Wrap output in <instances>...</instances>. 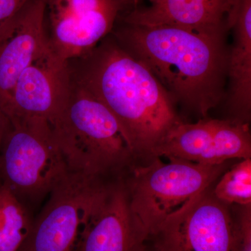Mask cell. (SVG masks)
Returning <instances> with one entry per match:
<instances>
[{"mask_svg": "<svg viewBox=\"0 0 251 251\" xmlns=\"http://www.w3.org/2000/svg\"><path fill=\"white\" fill-rule=\"evenodd\" d=\"M119 35L126 50L151 71L173 102L206 117L221 101L228 76L226 33L126 23Z\"/></svg>", "mask_w": 251, "mask_h": 251, "instance_id": "cell-1", "label": "cell"}, {"mask_svg": "<svg viewBox=\"0 0 251 251\" xmlns=\"http://www.w3.org/2000/svg\"><path fill=\"white\" fill-rule=\"evenodd\" d=\"M79 84L112 112L137 157L150 158L168 132L182 120L151 71L125 49L102 46Z\"/></svg>", "mask_w": 251, "mask_h": 251, "instance_id": "cell-2", "label": "cell"}, {"mask_svg": "<svg viewBox=\"0 0 251 251\" xmlns=\"http://www.w3.org/2000/svg\"><path fill=\"white\" fill-rule=\"evenodd\" d=\"M69 173L102 180L131 166L137 158L112 112L80 84L50 125Z\"/></svg>", "mask_w": 251, "mask_h": 251, "instance_id": "cell-3", "label": "cell"}, {"mask_svg": "<svg viewBox=\"0 0 251 251\" xmlns=\"http://www.w3.org/2000/svg\"><path fill=\"white\" fill-rule=\"evenodd\" d=\"M163 163L158 157L133 168L125 183L135 224L149 238L211 186L226 163L209 166L183 160Z\"/></svg>", "mask_w": 251, "mask_h": 251, "instance_id": "cell-4", "label": "cell"}, {"mask_svg": "<svg viewBox=\"0 0 251 251\" xmlns=\"http://www.w3.org/2000/svg\"><path fill=\"white\" fill-rule=\"evenodd\" d=\"M0 169L4 186L23 201H36L53 191L69 171L50 125L39 120L10 122Z\"/></svg>", "mask_w": 251, "mask_h": 251, "instance_id": "cell-5", "label": "cell"}, {"mask_svg": "<svg viewBox=\"0 0 251 251\" xmlns=\"http://www.w3.org/2000/svg\"><path fill=\"white\" fill-rule=\"evenodd\" d=\"M210 186L149 238L154 251H238L235 219Z\"/></svg>", "mask_w": 251, "mask_h": 251, "instance_id": "cell-6", "label": "cell"}, {"mask_svg": "<svg viewBox=\"0 0 251 251\" xmlns=\"http://www.w3.org/2000/svg\"><path fill=\"white\" fill-rule=\"evenodd\" d=\"M104 184L102 180L69 173L50 193L18 251H75L84 223Z\"/></svg>", "mask_w": 251, "mask_h": 251, "instance_id": "cell-7", "label": "cell"}, {"mask_svg": "<svg viewBox=\"0 0 251 251\" xmlns=\"http://www.w3.org/2000/svg\"><path fill=\"white\" fill-rule=\"evenodd\" d=\"M130 0H46L51 49L63 60L85 55L111 31Z\"/></svg>", "mask_w": 251, "mask_h": 251, "instance_id": "cell-8", "label": "cell"}, {"mask_svg": "<svg viewBox=\"0 0 251 251\" xmlns=\"http://www.w3.org/2000/svg\"><path fill=\"white\" fill-rule=\"evenodd\" d=\"M72 87L68 61L51 49L21 74L3 112L9 122L39 120L51 125L65 108Z\"/></svg>", "mask_w": 251, "mask_h": 251, "instance_id": "cell-9", "label": "cell"}, {"mask_svg": "<svg viewBox=\"0 0 251 251\" xmlns=\"http://www.w3.org/2000/svg\"><path fill=\"white\" fill-rule=\"evenodd\" d=\"M135 224L125 183L103 185L87 216L75 251H148Z\"/></svg>", "mask_w": 251, "mask_h": 251, "instance_id": "cell-10", "label": "cell"}, {"mask_svg": "<svg viewBox=\"0 0 251 251\" xmlns=\"http://www.w3.org/2000/svg\"><path fill=\"white\" fill-rule=\"evenodd\" d=\"M46 0H30L16 14L14 29L0 44V108L9 101L18 77L51 50L46 36Z\"/></svg>", "mask_w": 251, "mask_h": 251, "instance_id": "cell-11", "label": "cell"}, {"mask_svg": "<svg viewBox=\"0 0 251 251\" xmlns=\"http://www.w3.org/2000/svg\"><path fill=\"white\" fill-rule=\"evenodd\" d=\"M145 9L135 8L125 18L127 24L168 25L202 33H226L233 0H150Z\"/></svg>", "mask_w": 251, "mask_h": 251, "instance_id": "cell-12", "label": "cell"}, {"mask_svg": "<svg viewBox=\"0 0 251 251\" xmlns=\"http://www.w3.org/2000/svg\"><path fill=\"white\" fill-rule=\"evenodd\" d=\"M234 42L229 52V105L237 121L249 123L251 111V0H233L227 19Z\"/></svg>", "mask_w": 251, "mask_h": 251, "instance_id": "cell-13", "label": "cell"}, {"mask_svg": "<svg viewBox=\"0 0 251 251\" xmlns=\"http://www.w3.org/2000/svg\"><path fill=\"white\" fill-rule=\"evenodd\" d=\"M215 120L203 119L197 123L181 121L171 128L153 149L151 157L183 160L203 165H216L214 157Z\"/></svg>", "mask_w": 251, "mask_h": 251, "instance_id": "cell-14", "label": "cell"}, {"mask_svg": "<svg viewBox=\"0 0 251 251\" xmlns=\"http://www.w3.org/2000/svg\"><path fill=\"white\" fill-rule=\"evenodd\" d=\"M33 221L25 206L4 185L0 186V251H18Z\"/></svg>", "mask_w": 251, "mask_h": 251, "instance_id": "cell-15", "label": "cell"}, {"mask_svg": "<svg viewBox=\"0 0 251 251\" xmlns=\"http://www.w3.org/2000/svg\"><path fill=\"white\" fill-rule=\"evenodd\" d=\"M213 151L216 165L234 158H251L249 123L235 120H215Z\"/></svg>", "mask_w": 251, "mask_h": 251, "instance_id": "cell-16", "label": "cell"}, {"mask_svg": "<svg viewBox=\"0 0 251 251\" xmlns=\"http://www.w3.org/2000/svg\"><path fill=\"white\" fill-rule=\"evenodd\" d=\"M213 193L219 201L228 205L251 204V158L242 159L226 172Z\"/></svg>", "mask_w": 251, "mask_h": 251, "instance_id": "cell-17", "label": "cell"}, {"mask_svg": "<svg viewBox=\"0 0 251 251\" xmlns=\"http://www.w3.org/2000/svg\"><path fill=\"white\" fill-rule=\"evenodd\" d=\"M235 219L238 251H251V204L239 206Z\"/></svg>", "mask_w": 251, "mask_h": 251, "instance_id": "cell-18", "label": "cell"}, {"mask_svg": "<svg viewBox=\"0 0 251 251\" xmlns=\"http://www.w3.org/2000/svg\"><path fill=\"white\" fill-rule=\"evenodd\" d=\"M30 0H0V25L17 14Z\"/></svg>", "mask_w": 251, "mask_h": 251, "instance_id": "cell-19", "label": "cell"}, {"mask_svg": "<svg viewBox=\"0 0 251 251\" xmlns=\"http://www.w3.org/2000/svg\"><path fill=\"white\" fill-rule=\"evenodd\" d=\"M16 14L0 25V44L12 32L16 24Z\"/></svg>", "mask_w": 251, "mask_h": 251, "instance_id": "cell-20", "label": "cell"}, {"mask_svg": "<svg viewBox=\"0 0 251 251\" xmlns=\"http://www.w3.org/2000/svg\"><path fill=\"white\" fill-rule=\"evenodd\" d=\"M10 125L9 120L2 110L0 108V142L4 136L5 133L7 132L8 125Z\"/></svg>", "mask_w": 251, "mask_h": 251, "instance_id": "cell-21", "label": "cell"}, {"mask_svg": "<svg viewBox=\"0 0 251 251\" xmlns=\"http://www.w3.org/2000/svg\"><path fill=\"white\" fill-rule=\"evenodd\" d=\"M130 2H133V4H136L137 2H138V0H130Z\"/></svg>", "mask_w": 251, "mask_h": 251, "instance_id": "cell-22", "label": "cell"}]
</instances>
